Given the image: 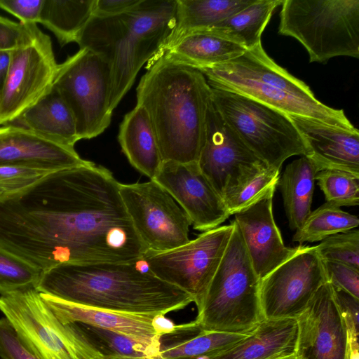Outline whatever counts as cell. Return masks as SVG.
Listing matches in <instances>:
<instances>
[{
    "mask_svg": "<svg viewBox=\"0 0 359 359\" xmlns=\"http://www.w3.org/2000/svg\"><path fill=\"white\" fill-rule=\"evenodd\" d=\"M118 140L130 163L153 180L164 161L149 116L142 106L136 104L125 115Z\"/></svg>",
    "mask_w": 359,
    "mask_h": 359,
    "instance_id": "23",
    "label": "cell"
},
{
    "mask_svg": "<svg viewBox=\"0 0 359 359\" xmlns=\"http://www.w3.org/2000/svg\"><path fill=\"white\" fill-rule=\"evenodd\" d=\"M25 25L0 90V126L13 123L52 90L58 67L50 37L36 24Z\"/></svg>",
    "mask_w": 359,
    "mask_h": 359,
    "instance_id": "11",
    "label": "cell"
},
{
    "mask_svg": "<svg viewBox=\"0 0 359 359\" xmlns=\"http://www.w3.org/2000/svg\"><path fill=\"white\" fill-rule=\"evenodd\" d=\"M140 265L141 261L63 264L43 271L36 290L84 306L142 315H165L194 302Z\"/></svg>",
    "mask_w": 359,
    "mask_h": 359,
    "instance_id": "2",
    "label": "cell"
},
{
    "mask_svg": "<svg viewBox=\"0 0 359 359\" xmlns=\"http://www.w3.org/2000/svg\"><path fill=\"white\" fill-rule=\"evenodd\" d=\"M322 261L327 281L359 299V269L341 262Z\"/></svg>",
    "mask_w": 359,
    "mask_h": 359,
    "instance_id": "38",
    "label": "cell"
},
{
    "mask_svg": "<svg viewBox=\"0 0 359 359\" xmlns=\"http://www.w3.org/2000/svg\"><path fill=\"white\" fill-rule=\"evenodd\" d=\"M10 59L11 53L0 51V90L4 83L8 72Z\"/></svg>",
    "mask_w": 359,
    "mask_h": 359,
    "instance_id": "45",
    "label": "cell"
},
{
    "mask_svg": "<svg viewBox=\"0 0 359 359\" xmlns=\"http://www.w3.org/2000/svg\"><path fill=\"white\" fill-rule=\"evenodd\" d=\"M221 260L200 303L195 321L206 331L248 334L264 318L260 279L236 222Z\"/></svg>",
    "mask_w": 359,
    "mask_h": 359,
    "instance_id": "6",
    "label": "cell"
},
{
    "mask_svg": "<svg viewBox=\"0 0 359 359\" xmlns=\"http://www.w3.org/2000/svg\"><path fill=\"white\" fill-rule=\"evenodd\" d=\"M280 170L266 167L257 172L224 201L230 215L250 206L272 189H276Z\"/></svg>",
    "mask_w": 359,
    "mask_h": 359,
    "instance_id": "35",
    "label": "cell"
},
{
    "mask_svg": "<svg viewBox=\"0 0 359 359\" xmlns=\"http://www.w3.org/2000/svg\"><path fill=\"white\" fill-rule=\"evenodd\" d=\"M40 293L43 301L65 324L83 323L115 331L138 341L160 346V337L153 325L156 315L113 311L67 302Z\"/></svg>",
    "mask_w": 359,
    "mask_h": 359,
    "instance_id": "21",
    "label": "cell"
},
{
    "mask_svg": "<svg viewBox=\"0 0 359 359\" xmlns=\"http://www.w3.org/2000/svg\"><path fill=\"white\" fill-rule=\"evenodd\" d=\"M50 173L46 170L22 166L0 165V201L26 191Z\"/></svg>",
    "mask_w": 359,
    "mask_h": 359,
    "instance_id": "37",
    "label": "cell"
},
{
    "mask_svg": "<svg viewBox=\"0 0 359 359\" xmlns=\"http://www.w3.org/2000/svg\"><path fill=\"white\" fill-rule=\"evenodd\" d=\"M140 0H95L94 14L98 17L114 16L126 13Z\"/></svg>",
    "mask_w": 359,
    "mask_h": 359,
    "instance_id": "43",
    "label": "cell"
},
{
    "mask_svg": "<svg viewBox=\"0 0 359 359\" xmlns=\"http://www.w3.org/2000/svg\"><path fill=\"white\" fill-rule=\"evenodd\" d=\"M276 189L234 214L253 269L260 280L292 256L298 247H287L275 222L273 198Z\"/></svg>",
    "mask_w": 359,
    "mask_h": 359,
    "instance_id": "18",
    "label": "cell"
},
{
    "mask_svg": "<svg viewBox=\"0 0 359 359\" xmlns=\"http://www.w3.org/2000/svg\"><path fill=\"white\" fill-rule=\"evenodd\" d=\"M102 359H163L161 357H149V356H142V357H135V356H123V355H116V356H110L103 358Z\"/></svg>",
    "mask_w": 359,
    "mask_h": 359,
    "instance_id": "46",
    "label": "cell"
},
{
    "mask_svg": "<svg viewBox=\"0 0 359 359\" xmlns=\"http://www.w3.org/2000/svg\"><path fill=\"white\" fill-rule=\"evenodd\" d=\"M111 86L109 65L87 48L58 64L53 87L71 109L80 140L97 137L109 126Z\"/></svg>",
    "mask_w": 359,
    "mask_h": 359,
    "instance_id": "10",
    "label": "cell"
},
{
    "mask_svg": "<svg viewBox=\"0 0 359 359\" xmlns=\"http://www.w3.org/2000/svg\"><path fill=\"white\" fill-rule=\"evenodd\" d=\"M255 1L177 0L175 27L163 49L187 34L210 29Z\"/></svg>",
    "mask_w": 359,
    "mask_h": 359,
    "instance_id": "28",
    "label": "cell"
},
{
    "mask_svg": "<svg viewBox=\"0 0 359 359\" xmlns=\"http://www.w3.org/2000/svg\"><path fill=\"white\" fill-rule=\"evenodd\" d=\"M1 359H40L18 337L6 318H0Z\"/></svg>",
    "mask_w": 359,
    "mask_h": 359,
    "instance_id": "39",
    "label": "cell"
},
{
    "mask_svg": "<svg viewBox=\"0 0 359 359\" xmlns=\"http://www.w3.org/2000/svg\"><path fill=\"white\" fill-rule=\"evenodd\" d=\"M250 333L206 331L195 320L176 325L172 332L161 336L160 355L163 359H198L212 356L229 348Z\"/></svg>",
    "mask_w": 359,
    "mask_h": 359,
    "instance_id": "25",
    "label": "cell"
},
{
    "mask_svg": "<svg viewBox=\"0 0 359 359\" xmlns=\"http://www.w3.org/2000/svg\"><path fill=\"white\" fill-rule=\"evenodd\" d=\"M277 359H297V358L295 355V354H293V355H290L279 358H277Z\"/></svg>",
    "mask_w": 359,
    "mask_h": 359,
    "instance_id": "48",
    "label": "cell"
},
{
    "mask_svg": "<svg viewBox=\"0 0 359 359\" xmlns=\"http://www.w3.org/2000/svg\"><path fill=\"white\" fill-rule=\"evenodd\" d=\"M137 87L163 161L197 163L205 137L212 90L198 69L163 57L150 60Z\"/></svg>",
    "mask_w": 359,
    "mask_h": 359,
    "instance_id": "3",
    "label": "cell"
},
{
    "mask_svg": "<svg viewBox=\"0 0 359 359\" xmlns=\"http://www.w3.org/2000/svg\"><path fill=\"white\" fill-rule=\"evenodd\" d=\"M42 271L0 248L1 295L36 287Z\"/></svg>",
    "mask_w": 359,
    "mask_h": 359,
    "instance_id": "33",
    "label": "cell"
},
{
    "mask_svg": "<svg viewBox=\"0 0 359 359\" xmlns=\"http://www.w3.org/2000/svg\"><path fill=\"white\" fill-rule=\"evenodd\" d=\"M197 164L223 200L267 167L226 124L212 100Z\"/></svg>",
    "mask_w": 359,
    "mask_h": 359,
    "instance_id": "15",
    "label": "cell"
},
{
    "mask_svg": "<svg viewBox=\"0 0 359 359\" xmlns=\"http://www.w3.org/2000/svg\"><path fill=\"white\" fill-rule=\"evenodd\" d=\"M153 325L159 336L172 332L176 327V325L163 314H158L154 316Z\"/></svg>",
    "mask_w": 359,
    "mask_h": 359,
    "instance_id": "44",
    "label": "cell"
},
{
    "mask_svg": "<svg viewBox=\"0 0 359 359\" xmlns=\"http://www.w3.org/2000/svg\"><path fill=\"white\" fill-rule=\"evenodd\" d=\"M297 359H347L348 334L330 283L323 284L297 318Z\"/></svg>",
    "mask_w": 359,
    "mask_h": 359,
    "instance_id": "16",
    "label": "cell"
},
{
    "mask_svg": "<svg viewBox=\"0 0 359 359\" xmlns=\"http://www.w3.org/2000/svg\"><path fill=\"white\" fill-rule=\"evenodd\" d=\"M198 70L212 88L248 97L287 115L355 128L343 109L331 108L317 100L309 86L266 54L262 43L227 62Z\"/></svg>",
    "mask_w": 359,
    "mask_h": 359,
    "instance_id": "5",
    "label": "cell"
},
{
    "mask_svg": "<svg viewBox=\"0 0 359 359\" xmlns=\"http://www.w3.org/2000/svg\"><path fill=\"white\" fill-rule=\"evenodd\" d=\"M153 180L173 198L196 230L218 227L230 216L224 201L197 163L164 161Z\"/></svg>",
    "mask_w": 359,
    "mask_h": 359,
    "instance_id": "17",
    "label": "cell"
},
{
    "mask_svg": "<svg viewBox=\"0 0 359 359\" xmlns=\"http://www.w3.org/2000/svg\"><path fill=\"white\" fill-rule=\"evenodd\" d=\"M283 0H255L252 4L208 30L246 50L261 43V35Z\"/></svg>",
    "mask_w": 359,
    "mask_h": 359,
    "instance_id": "29",
    "label": "cell"
},
{
    "mask_svg": "<svg viewBox=\"0 0 359 359\" xmlns=\"http://www.w3.org/2000/svg\"><path fill=\"white\" fill-rule=\"evenodd\" d=\"M26 25L0 15V51L11 53L23 39Z\"/></svg>",
    "mask_w": 359,
    "mask_h": 359,
    "instance_id": "42",
    "label": "cell"
},
{
    "mask_svg": "<svg viewBox=\"0 0 359 359\" xmlns=\"http://www.w3.org/2000/svg\"><path fill=\"white\" fill-rule=\"evenodd\" d=\"M13 125L27 128L69 147L80 140L74 116L59 93L52 90L26 110Z\"/></svg>",
    "mask_w": 359,
    "mask_h": 359,
    "instance_id": "26",
    "label": "cell"
},
{
    "mask_svg": "<svg viewBox=\"0 0 359 359\" xmlns=\"http://www.w3.org/2000/svg\"><path fill=\"white\" fill-rule=\"evenodd\" d=\"M319 169L307 156H302L286 166L278 185L283 196L290 229L297 230L311 212L316 175Z\"/></svg>",
    "mask_w": 359,
    "mask_h": 359,
    "instance_id": "27",
    "label": "cell"
},
{
    "mask_svg": "<svg viewBox=\"0 0 359 359\" xmlns=\"http://www.w3.org/2000/svg\"><path fill=\"white\" fill-rule=\"evenodd\" d=\"M350 350L347 359H359V346H351L349 344Z\"/></svg>",
    "mask_w": 359,
    "mask_h": 359,
    "instance_id": "47",
    "label": "cell"
},
{
    "mask_svg": "<svg viewBox=\"0 0 359 359\" xmlns=\"http://www.w3.org/2000/svg\"><path fill=\"white\" fill-rule=\"evenodd\" d=\"M177 0H140L122 14L93 15L77 43L110 67L109 108L117 107L145 63L164 48L176 25Z\"/></svg>",
    "mask_w": 359,
    "mask_h": 359,
    "instance_id": "4",
    "label": "cell"
},
{
    "mask_svg": "<svg viewBox=\"0 0 359 359\" xmlns=\"http://www.w3.org/2000/svg\"><path fill=\"white\" fill-rule=\"evenodd\" d=\"M359 219L341 208L325 202L311 211L302 225L296 230L292 241L300 245L321 241L339 233L358 227Z\"/></svg>",
    "mask_w": 359,
    "mask_h": 359,
    "instance_id": "32",
    "label": "cell"
},
{
    "mask_svg": "<svg viewBox=\"0 0 359 359\" xmlns=\"http://www.w3.org/2000/svg\"><path fill=\"white\" fill-rule=\"evenodd\" d=\"M103 358L123 355L161 357L160 346L147 344L126 334L83 323H69Z\"/></svg>",
    "mask_w": 359,
    "mask_h": 359,
    "instance_id": "31",
    "label": "cell"
},
{
    "mask_svg": "<svg viewBox=\"0 0 359 359\" xmlns=\"http://www.w3.org/2000/svg\"><path fill=\"white\" fill-rule=\"evenodd\" d=\"M322 260L341 262L359 269V231L332 235L315 245Z\"/></svg>",
    "mask_w": 359,
    "mask_h": 359,
    "instance_id": "36",
    "label": "cell"
},
{
    "mask_svg": "<svg viewBox=\"0 0 359 359\" xmlns=\"http://www.w3.org/2000/svg\"><path fill=\"white\" fill-rule=\"evenodd\" d=\"M211 90L212 102L222 118L267 167L281 170L288 158L311 154L289 115L236 93Z\"/></svg>",
    "mask_w": 359,
    "mask_h": 359,
    "instance_id": "8",
    "label": "cell"
},
{
    "mask_svg": "<svg viewBox=\"0 0 359 359\" xmlns=\"http://www.w3.org/2000/svg\"><path fill=\"white\" fill-rule=\"evenodd\" d=\"M278 33L299 41L309 62L359 57V0H283Z\"/></svg>",
    "mask_w": 359,
    "mask_h": 359,
    "instance_id": "7",
    "label": "cell"
},
{
    "mask_svg": "<svg viewBox=\"0 0 359 359\" xmlns=\"http://www.w3.org/2000/svg\"><path fill=\"white\" fill-rule=\"evenodd\" d=\"M297 336L296 318L263 320L233 346L198 359H277L295 354Z\"/></svg>",
    "mask_w": 359,
    "mask_h": 359,
    "instance_id": "22",
    "label": "cell"
},
{
    "mask_svg": "<svg viewBox=\"0 0 359 359\" xmlns=\"http://www.w3.org/2000/svg\"><path fill=\"white\" fill-rule=\"evenodd\" d=\"M311 149L308 156L319 171L339 170L359 175V131L318 120L289 115Z\"/></svg>",
    "mask_w": 359,
    "mask_h": 359,
    "instance_id": "20",
    "label": "cell"
},
{
    "mask_svg": "<svg viewBox=\"0 0 359 359\" xmlns=\"http://www.w3.org/2000/svg\"><path fill=\"white\" fill-rule=\"evenodd\" d=\"M95 0H43L39 23L49 29L61 46L77 43L94 14Z\"/></svg>",
    "mask_w": 359,
    "mask_h": 359,
    "instance_id": "30",
    "label": "cell"
},
{
    "mask_svg": "<svg viewBox=\"0 0 359 359\" xmlns=\"http://www.w3.org/2000/svg\"><path fill=\"white\" fill-rule=\"evenodd\" d=\"M326 282L316 247L299 245L292 256L260 280L264 320L297 318Z\"/></svg>",
    "mask_w": 359,
    "mask_h": 359,
    "instance_id": "14",
    "label": "cell"
},
{
    "mask_svg": "<svg viewBox=\"0 0 359 359\" xmlns=\"http://www.w3.org/2000/svg\"><path fill=\"white\" fill-rule=\"evenodd\" d=\"M87 161L79 156L74 147L56 143L19 126L1 127L0 165H18L53 172Z\"/></svg>",
    "mask_w": 359,
    "mask_h": 359,
    "instance_id": "19",
    "label": "cell"
},
{
    "mask_svg": "<svg viewBox=\"0 0 359 359\" xmlns=\"http://www.w3.org/2000/svg\"><path fill=\"white\" fill-rule=\"evenodd\" d=\"M245 50L226 38L208 31H197L182 36L154 58L161 56L199 69L227 62Z\"/></svg>",
    "mask_w": 359,
    "mask_h": 359,
    "instance_id": "24",
    "label": "cell"
},
{
    "mask_svg": "<svg viewBox=\"0 0 359 359\" xmlns=\"http://www.w3.org/2000/svg\"><path fill=\"white\" fill-rule=\"evenodd\" d=\"M1 126H0V129H1Z\"/></svg>",
    "mask_w": 359,
    "mask_h": 359,
    "instance_id": "49",
    "label": "cell"
},
{
    "mask_svg": "<svg viewBox=\"0 0 359 359\" xmlns=\"http://www.w3.org/2000/svg\"><path fill=\"white\" fill-rule=\"evenodd\" d=\"M120 194L133 227L147 250L168 251L190 241L191 224L187 215L154 180L120 183Z\"/></svg>",
    "mask_w": 359,
    "mask_h": 359,
    "instance_id": "13",
    "label": "cell"
},
{
    "mask_svg": "<svg viewBox=\"0 0 359 359\" xmlns=\"http://www.w3.org/2000/svg\"><path fill=\"white\" fill-rule=\"evenodd\" d=\"M0 248L42 271L63 264L140 262L147 251L120 183L88 161L0 201Z\"/></svg>",
    "mask_w": 359,
    "mask_h": 359,
    "instance_id": "1",
    "label": "cell"
},
{
    "mask_svg": "<svg viewBox=\"0 0 359 359\" xmlns=\"http://www.w3.org/2000/svg\"><path fill=\"white\" fill-rule=\"evenodd\" d=\"M315 179L327 203L339 208L359 204V175L326 169L318 172Z\"/></svg>",
    "mask_w": 359,
    "mask_h": 359,
    "instance_id": "34",
    "label": "cell"
},
{
    "mask_svg": "<svg viewBox=\"0 0 359 359\" xmlns=\"http://www.w3.org/2000/svg\"><path fill=\"white\" fill-rule=\"evenodd\" d=\"M43 0H0V8L22 24L39 23Z\"/></svg>",
    "mask_w": 359,
    "mask_h": 359,
    "instance_id": "41",
    "label": "cell"
},
{
    "mask_svg": "<svg viewBox=\"0 0 359 359\" xmlns=\"http://www.w3.org/2000/svg\"><path fill=\"white\" fill-rule=\"evenodd\" d=\"M0 311L40 359H102L71 325L62 323L35 288L0 295Z\"/></svg>",
    "mask_w": 359,
    "mask_h": 359,
    "instance_id": "9",
    "label": "cell"
},
{
    "mask_svg": "<svg viewBox=\"0 0 359 359\" xmlns=\"http://www.w3.org/2000/svg\"><path fill=\"white\" fill-rule=\"evenodd\" d=\"M233 222L201 233L194 240L165 252L147 250L141 262L159 279L201 301L226 251Z\"/></svg>",
    "mask_w": 359,
    "mask_h": 359,
    "instance_id": "12",
    "label": "cell"
},
{
    "mask_svg": "<svg viewBox=\"0 0 359 359\" xmlns=\"http://www.w3.org/2000/svg\"><path fill=\"white\" fill-rule=\"evenodd\" d=\"M332 287L334 298L346 325L349 342L358 344L359 299L341 289Z\"/></svg>",
    "mask_w": 359,
    "mask_h": 359,
    "instance_id": "40",
    "label": "cell"
}]
</instances>
